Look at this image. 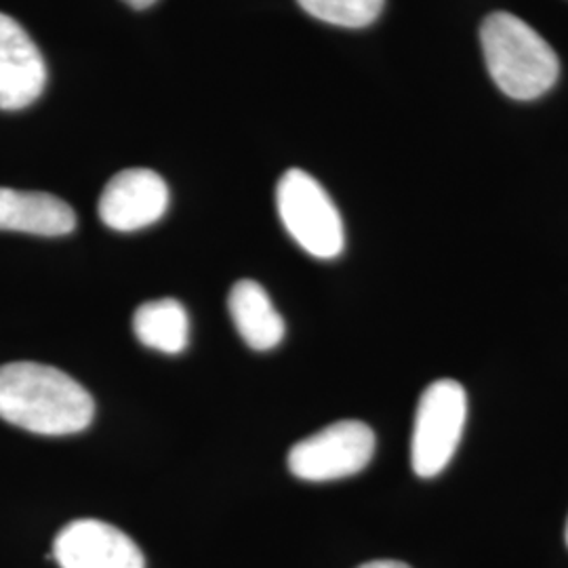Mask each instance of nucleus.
Returning <instances> with one entry per match:
<instances>
[{"label": "nucleus", "mask_w": 568, "mask_h": 568, "mask_svg": "<svg viewBox=\"0 0 568 568\" xmlns=\"http://www.w3.org/2000/svg\"><path fill=\"white\" fill-rule=\"evenodd\" d=\"M133 333L150 349L182 354L190 342V318L178 300L145 302L133 314Z\"/></svg>", "instance_id": "11"}, {"label": "nucleus", "mask_w": 568, "mask_h": 568, "mask_svg": "<svg viewBox=\"0 0 568 568\" xmlns=\"http://www.w3.org/2000/svg\"><path fill=\"white\" fill-rule=\"evenodd\" d=\"M375 455L373 429L345 419L300 440L288 450V469L307 483H328L363 471Z\"/></svg>", "instance_id": "5"}, {"label": "nucleus", "mask_w": 568, "mask_h": 568, "mask_svg": "<svg viewBox=\"0 0 568 568\" xmlns=\"http://www.w3.org/2000/svg\"><path fill=\"white\" fill-rule=\"evenodd\" d=\"M276 209L291 239L318 260L342 255V215L325 187L302 169H288L276 187Z\"/></svg>", "instance_id": "3"}, {"label": "nucleus", "mask_w": 568, "mask_h": 568, "mask_svg": "<svg viewBox=\"0 0 568 568\" xmlns=\"http://www.w3.org/2000/svg\"><path fill=\"white\" fill-rule=\"evenodd\" d=\"M169 209V185L152 169H124L105 183L100 217L116 232H138L163 220Z\"/></svg>", "instance_id": "7"}, {"label": "nucleus", "mask_w": 568, "mask_h": 568, "mask_svg": "<svg viewBox=\"0 0 568 568\" xmlns=\"http://www.w3.org/2000/svg\"><path fill=\"white\" fill-rule=\"evenodd\" d=\"M307 16L339 28H366L384 11L386 0H297Z\"/></svg>", "instance_id": "12"}, {"label": "nucleus", "mask_w": 568, "mask_h": 568, "mask_svg": "<svg viewBox=\"0 0 568 568\" xmlns=\"http://www.w3.org/2000/svg\"><path fill=\"white\" fill-rule=\"evenodd\" d=\"M95 400L55 366H0V419L41 436H70L91 426Z\"/></svg>", "instance_id": "1"}, {"label": "nucleus", "mask_w": 568, "mask_h": 568, "mask_svg": "<svg viewBox=\"0 0 568 568\" xmlns=\"http://www.w3.org/2000/svg\"><path fill=\"white\" fill-rule=\"evenodd\" d=\"M47 84L41 49L11 16L0 13V110L16 112L37 102Z\"/></svg>", "instance_id": "8"}, {"label": "nucleus", "mask_w": 568, "mask_h": 568, "mask_svg": "<svg viewBox=\"0 0 568 568\" xmlns=\"http://www.w3.org/2000/svg\"><path fill=\"white\" fill-rule=\"evenodd\" d=\"M129 7H133V9H138V11H142V9H148V7H152L156 0H124Z\"/></svg>", "instance_id": "14"}, {"label": "nucleus", "mask_w": 568, "mask_h": 568, "mask_svg": "<svg viewBox=\"0 0 568 568\" xmlns=\"http://www.w3.org/2000/svg\"><path fill=\"white\" fill-rule=\"evenodd\" d=\"M60 568H145L138 544L121 528L82 518L61 528L53 541Z\"/></svg>", "instance_id": "6"}, {"label": "nucleus", "mask_w": 568, "mask_h": 568, "mask_svg": "<svg viewBox=\"0 0 568 568\" xmlns=\"http://www.w3.org/2000/svg\"><path fill=\"white\" fill-rule=\"evenodd\" d=\"M480 42L490 79L511 100H537L558 81L556 51L518 16L490 13L483 21Z\"/></svg>", "instance_id": "2"}, {"label": "nucleus", "mask_w": 568, "mask_h": 568, "mask_svg": "<svg viewBox=\"0 0 568 568\" xmlns=\"http://www.w3.org/2000/svg\"><path fill=\"white\" fill-rule=\"evenodd\" d=\"M567 546H568V520H567Z\"/></svg>", "instance_id": "15"}, {"label": "nucleus", "mask_w": 568, "mask_h": 568, "mask_svg": "<svg viewBox=\"0 0 568 568\" xmlns=\"http://www.w3.org/2000/svg\"><path fill=\"white\" fill-rule=\"evenodd\" d=\"M358 568H410L405 562H398V560H373V562H366L363 567Z\"/></svg>", "instance_id": "13"}, {"label": "nucleus", "mask_w": 568, "mask_h": 568, "mask_svg": "<svg viewBox=\"0 0 568 568\" xmlns=\"http://www.w3.org/2000/svg\"><path fill=\"white\" fill-rule=\"evenodd\" d=\"M227 310L239 335L251 349L267 352L283 342V316L276 312L262 284L239 281L230 291Z\"/></svg>", "instance_id": "10"}, {"label": "nucleus", "mask_w": 568, "mask_h": 568, "mask_svg": "<svg viewBox=\"0 0 568 568\" xmlns=\"http://www.w3.org/2000/svg\"><path fill=\"white\" fill-rule=\"evenodd\" d=\"M467 419L466 389L455 379H440L426 387L419 398L410 466L417 476L434 478L450 464L462 443Z\"/></svg>", "instance_id": "4"}, {"label": "nucleus", "mask_w": 568, "mask_h": 568, "mask_svg": "<svg viewBox=\"0 0 568 568\" xmlns=\"http://www.w3.org/2000/svg\"><path fill=\"white\" fill-rule=\"evenodd\" d=\"M74 227V209L58 196L0 187V230L53 239L70 234Z\"/></svg>", "instance_id": "9"}]
</instances>
